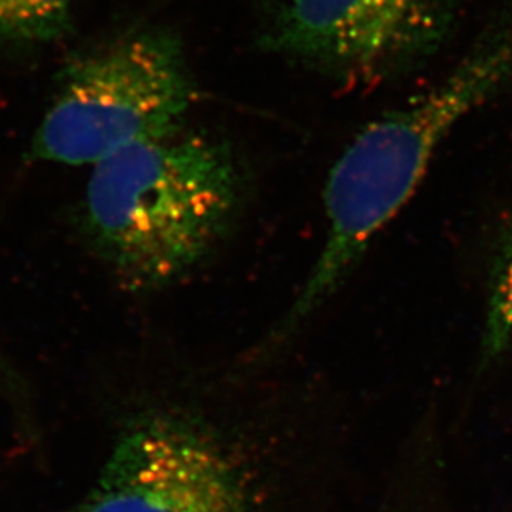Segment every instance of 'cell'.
I'll return each mask as SVG.
<instances>
[{
    "instance_id": "1",
    "label": "cell",
    "mask_w": 512,
    "mask_h": 512,
    "mask_svg": "<svg viewBox=\"0 0 512 512\" xmlns=\"http://www.w3.org/2000/svg\"><path fill=\"white\" fill-rule=\"evenodd\" d=\"M512 87V2L484 25L463 59L428 92L366 125L330 172L320 258L261 355L285 345L345 283L371 240L413 197L456 125Z\"/></svg>"
},
{
    "instance_id": "2",
    "label": "cell",
    "mask_w": 512,
    "mask_h": 512,
    "mask_svg": "<svg viewBox=\"0 0 512 512\" xmlns=\"http://www.w3.org/2000/svg\"><path fill=\"white\" fill-rule=\"evenodd\" d=\"M243 195L242 165L228 143L178 130L95 163L85 233L125 288L158 290L217 250Z\"/></svg>"
},
{
    "instance_id": "3",
    "label": "cell",
    "mask_w": 512,
    "mask_h": 512,
    "mask_svg": "<svg viewBox=\"0 0 512 512\" xmlns=\"http://www.w3.org/2000/svg\"><path fill=\"white\" fill-rule=\"evenodd\" d=\"M197 95L180 37L163 27L132 30L65 67L30 155L95 165L130 143L182 130Z\"/></svg>"
},
{
    "instance_id": "4",
    "label": "cell",
    "mask_w": 512,
    "mask_h": 512,
    "mask_svg": "<svg viewBox=\"0 0 512 512\" xmlns=\"http://www.w3.org/2000/svg\"><path fill=\"white\" fill-rule=\"evenodd\" d=\"M69 512H265L255 468L215 426L155 411L125 429Z\"/></svg>"
},
{
    "instance_id": "5",
    "label": "cell",
    "mask_w": 512,
    "mask_h": 512,
    "mask_svg": "<svg viewBox=\"0 0 512 512\" xmlns=\"http://www.w3.org/2000/svg\"><path fill=\"white\" fill-rule=\"evenodd\" d=\"M461 0H276L258 44L343 84L418 69L454 30Z\"/></svg>"
},
{
    "instance_id": "6",
    "label": "cell",
    "mask_w": 512,
    "mask_h": 512,
    "mask_svg": "<svg viewBox=\"0 0 512 512\" xmlns=\"http://www.w3.org/2000/svg\"><path fill=\"white\" fill-rule=\"evenodd\" d=\"M512 361V208L499 225L488 268L479 370Z\"/></svg>"
},
{
    "instance_id": "7",
    "label": "cell",
    "mask_w": 512,
    "mask_h": 512,
    "mask_svg": "<svg viewBox=\"0 0 512 512\" xmlns=\"http://www.w3.org/2000/svg\"><path fill=\"white\" fill-rule=\"evenodd\" d=\"M74 0H0V42L49 44L70 30Z\"/></svg>"
}]
</instances>
